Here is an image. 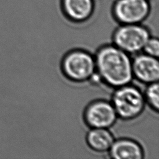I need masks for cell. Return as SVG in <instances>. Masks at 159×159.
Masks as SVG:
<instances>
[{"mask_svg": "<svg viewBox=\"0 0 159 159\" xmlns=\"http://www.w3.org/2000/svg\"><path fill=\"white\" fill-rule=\"evenodd\" d=\"M96 71L106 84L118 88L130 84L134 78L129 54L114 45L101 47L94 55Z\"/></svg>", "mask_w": 159, "mask_h": 159, "instance_id": "obj_1", "label": "cell"}, {"mask_svg": "<svg viewBox=\"0 0 159 159\" xmlns=\"http://www.w3.org/2000/svg\"><path fill=\"white\" fill-rule=\"evenodd\" d=\"M111 102L117 117L125 120L139 117L143 112L146 104L142 91L130 83L116 88Z\"/></svg>", "mask_w": 159, "mask_h": 159, "instance_id": "obj_2", "label": "cell"}, {"mask_svg": "<svg viewBox=\"0 0 159 159\" xmlns=\"http://www.w3.org/2000/svg\"><path fill=\"white\" fill-rule=\"evenodd\" d=\"M61 67L65 76L71 81H89L96 72L94 56L83 50L70 51L64 56Z\"/></svg>", "mask_w": 159, "mask_h": 159, "instance_id": "obj_3", "label": "cell"}, {"mask_svg": "<svg viewBox=\"0 0 159 159\" xmlns=\"http://www.w3.org/2000/svg\"><path fill=\"white\" fill-rule=\"evenodd\" d=\"M151 37L150 30L141 24H120L112 36L114 45L127 53L141 52Z\"/></svg>", "mask_w": 159, "mask_h": 159, "instance_id": "obj_4", "label": "cell"}, {"mask_svg": "<svg viewBox=\"0 0 159 159\" xmlns=\"http://www.w3.org/2000/svg\"><path fill=\"white\" fill-rule=\"evenodd\" d=\"M149 0H115L112 12L114 19L120 24H141L151 11Z\"/></svg>", "mask_w": 159, "mask_h": 159, "instance_id": "obj_5", "label": "cell"}, {"mask_svg": "<svg viewBox=\"0 0 159 159\" xmlns=\"http://www.w3.org/2000/svg\"><path fill=\"white\" fill-rule=\"evenodd\" d=\"M117 117L112 103L105 100L92 102L84 112V121L91 128L109 129L116 123Z\"/></svg>", "mask_w": 159, "mask_h": 159, "instance_id": "obj_6", "label": "cell"}, {"mask_svg": "<svg viewBox=\"0 0 159 159\" xmlns=\"http://www.w3.org/2000/svg\"><path fill=\"white\" fill-rule=\"evenodd\" d=\"M134 78L142 83L158 82L159 79V62L158 58L146 53H137L132 60Z\"/></svg>", "mask_w": 159, "mask_h": 159, "instance_id": "obj_7", "label": "cell"}, {"mask_svg": "<svg viewBox=\"0 0 159 159\" xmlns=\"http://www.w3.org/2000/svg\"><path fill=\"white\" fill-rule=\"evenodd\" d=\"M63 12L70 21L83 22L92 16L95 8L94 0H61Z\"/></svg>", "mask_w": 159, "mask_h": 159, "instance_id": "obj_8", "label": "cell"}, {"mask_svg": "<svg viewBox=\"0 0 159 159\" xmlns=\"http://www.w3.org/2000/svg\"><path fill=\"white\" fill-rule=\"evenodd\" d=\"M114 159H142L144 151L142 146L134 140L122 138L114 140L108 152Z\"/></svg>", "mask_w": 159, "mask_h": 159, "instance_id": "obj_9", "label": "cell"}, {"mask_svg": "<svg viewBox=\"0 0 159 159\" xmlns=\"http://www.w3.org/2000/svg\"><path fill=\"white\" fill-rule=\"evenodd\" d=\"M114 140V137L109 129L91 128L86 135L87 145L98 153L108 152Z\"/></svg>", "mask_w": 159, "mask_h": 159, "instance_id": "obj_10", "label": "cell"}, {"mask_svg": "<svg viewBox=\"0 0 159 159\" xmlns=\"http://www.w3.org/2000/svg\"><path fill=\"white\" fill-rule=\"evenodd\" d=\"M143 94L146 103H147L153 110L158 112L159 109L158 83L155 82L148 84Z\"/></svg>", "mask_w": 159, "mask_h": 159, "instance_id": "obj_11", "label": "cell"}, {"mask_svg": "<svg viewBox=\"0 0 159 159\" xmlns=\"http://www.w3.org/2000/svg\"><path fill=\"white\" fill-rule=\"evenodd\" d=\"M145 53L158 58L159 55V42L157 37H150L145 45L143 49Z\"/></svg>", "mask_w": 159, "mask_h": 159, "instance_id": "obj_12", "label": "cell"}, {"mask_svg": "<svg viewBox=\"0 0 159 159\" xmlns=\"http://www.w3.org/2000/svg\"><path fill=\"white\" fill-rule=\"evenodd\" d=\"M149 1H150V0H149Z\"/></svg>", "mask_w": 159, "mask_h": 159, "instance_id": "obj_13", "label": "cell"}]
</instances>
